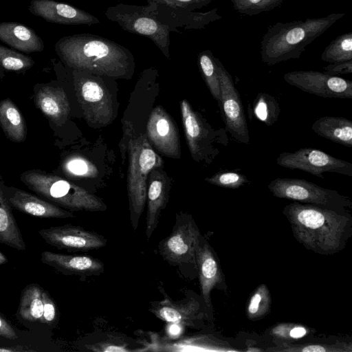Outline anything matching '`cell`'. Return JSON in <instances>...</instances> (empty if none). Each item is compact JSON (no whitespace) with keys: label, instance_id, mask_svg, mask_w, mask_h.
Segmentation results:
<instances>
[{"label":"cell","instance_id":"1","mask_svg":"<svg viewBox=\"0 0 352 352\" xmlns=\"http://www.w3.org/2000/svg\"><path fill=\"white\" fill-rule=\"evenodd\" d=\"M55 51L69 67L111 78H130L135 58L124 46L89 33L75 34L58 40Z\"/></svg>","mask_w":352,"mask_h":352},{"label":"cell","instance_id":"2","mask_svg":"<svg viewBox=\"0 0 352 352\" xmlns=\"http://www.w3.org/2000/svg\"><path fill=\"white\" fill-rule=\"evenodd\" d=\"M296 240L307 249L320 254L341 250L351 227L346 213L294 201L283 210Z\"/></svg>","mask_w":352,"mask_h":352},{"label":"cell","instance_id":"3","mask_svg":"<svg viewBox=\"0 0 352 352\" xmlns=\"http://www.w3.org/2000/svg\"><path fill=\"white\" fill-rule=\"evenodd\" d=\"M344 15V13H332L304 21L276 22L270 25L261 41L262 61L267 65H274L298 58L308 45Z\"/></svg>","mask_w":352,"mask_h":352},{"label":"cell","instance_id":"4","mask_svg":"<svg viewBox=\"0 0 352 352\" xmlns=\"http://www.w3.org/2000/svg\"><path fill=\"white\" fill-rule=\"evenodd\" d=\"M126 124L129 137L127 191L131 222L135 230L146 201L148 175L153 169L160 168L163 160L152 148L146 135L136 134L131 124Z\"/></svg>","mask_w":352,"mask_h":352},{"label":"cell","instance_id":"5","mask_svg":"<svg viewBox=\"0 0 352 352\" xmlns=\"http://www.w3.org/2000/svg\"><path fill=\"white\" fill-rule=\"evenodd\" d=\"M21 181L41 197L70 210L102 211L106 205L84 188L58 176L30 170Z\"/></svg>","mask_w":352,"mask_h":352},{"label":"cell","instance_id":"6","mask_svg":"<svg viewBox=\"0 0 352 352\" xmlns=\"http://www.w3.org/2000/svg\"><path fill=\"white\" fill-rule=\"evenodd\" d=\"M104 15L122 30L149 38L165 57L169 58L171 30L155 19L146 5L118 3L108 7Z\"/></svg>","mask_w":352,"mask_h":352},{"label":"cell","instance_id":"7","mask_svg":"<svg viewBox=\"0 0 352 352\" xmlns=\"http://www.w3.org/2000/svg\"><path fill=\"white\" fill-rule=\"evenodd\" d=\"M272 195L278 198L293 200L302 204L346 213L351 208V199L336 190L322 188L305 179L276 178L267 184Z\"/></svg>","mask_w":352,"mask_h":352},{"label":"cell","instance_id":"8","mask_svg":"<svg viewBox=\"0 0 352 352\" xmlns=\"http://www.w3.org/2000/svg\"><path fill=\"white\" fill-rule=\"evenodd\" d=\"M182 121L189 151L197 162L211 163L219 154V146L228 144L224 129L214 130L186 100L180 103Z\"/></svg>","mask_w":352,"mask_h":352},{"label":"cell","instance_id":"9","mask_svg":"<svg viewBox=\"0 0 352 352\" xmlns=\"http://www.w3.org/2000/svg\"><path fill=\"white\" fill-rule=\"evenodd\" d=\"M73 77L76 95L87 122L97 126L109 124L113 118V100L101 76L73 69Z\"/></svg>","mask_w":352,"mask_h":352},{"label":"cell","instance_id":"10","mask_svg":"<svg viewBox=\"0 0 352 352\" xmlns=\"http://www.w3.org/2000/svg\"><path fill=\"white\" fill-rule=\"evenodd\" d=\"M276 164L283 168L300 170L324 179V173H333L352 177V164L321 150L302 148L294 152H283Z\"/></svg>","mask_w":352,"mask_h":352},{"label":"cell","instance_id":"11","mask_svg":"<svg viewBox=\"0 0 352 352\" xmlns=\"http://www.w3.org/2000/svg\"><path fill=\"white\" fill-rule=\"evenodd\" d=\"M221 87V108L226 130L237 142L248 144L250 135L243 105L232 78L221 62L215 58Z\"/></svg>","mask_w":352,"mask_h":352},{"label":"cell","instance_id":"12","mask_svg":"<svg viewBox=\"0 0 352 352\" xmlns=\"http://www.w3.org/2000/svg\"><path fill=\"white\" fill-rule=\"evenodd\" d=\"M286 82L302 91L328 98H352V81L317 71H294L284 74Z\"/></svg>","mask_w":352,"mask_h":352},{"label":"cell","instance_id":"13","mask_svg":"<svg viewBox=\"0 0 352 352\" xmlns=\"http://www.w3.org/2000/svg\"><path fill=\"white\" fill-rule=\"evenodd\" d=\"M38 234L47 244L68 251L86 252L99 249L105 246L107 242L103 236L72 224L41 229Z\"/></svg>","mask_w":352,"mask_h":352},{"label":"cell","instance_id":"14","mask_svg":"<svg viewBox=\"0 0 352 352\" xmlns=\"http://www.w3.org/2000/svg\"><path fill=\"white\" fill-rule=\"evenodd\" d=\"M201 239L192 220L177 223L171 234L161 241L160 252L164 259L174 264L195 263V251Z\"/></svg>","mask_w":352,"mask_h":352},{"label":"cell","instance_id":"15","mask_svg":"<svg viewBox=\"0 0 352 352\" xmlns=\"http://www.w3.org/2000/svg\"><path fill=\"white\" fill-rule=\"evenodd\" d=\"M149 12L171 32L180 33L179 28L188 30L204 29L206 25L221 19L217 8L207 12H195L174 8L164 4L148 3Z\"/></svg>","mask_w":352,"mask_h":352},{"label":"cell","instance_id":"16","mask_svg":"<svg viewBox=\"0 0 352 352\" xmlns=\"http://www.w3.org/2000/svg\"><path fill=\"white\" fill-rule=\"evenodd\" d=\"M146 137L149 143L160 153L167 157L179 158V133L173 119L163 108L156 107L150 114Z\"/></svg>","mask_w":352,"mask_h":352},{"label":"cell","instance_id":"17","mask_svg":"<svg viewBox=\"0 0 352 352\" xmlns=\"http://www.w3.org/2000/svg\"><path fill=\"white\" fill-rule=\"evenodd\" d=\"M28 10L45 21L62 25H91L100 20L88 12L54 0H32Z\"/></svg>","mask_w":352,"mask_h":352},{"label":"cell","instance_id":"18","mask_svg":"<svg viewBox=\"0 0 352 352\" xmlns=\"http://www.w3.org/2000/svg\"><path fill=\"white\" fill-rule=\"evenodd\" d=\"M4 192L10 207L23 213L41 218L75 217L73 212L23 190L5 186Z\"/></svg>","mask_w":352,"mask_h":352},{"label":"cell","instance_id":"19","mask_svg":"<svg viewBox=\"0 0 352 352\" xmlns=\"http://www.w3.org/2000/svg\"><path fill=\"white\" fill-rule=\"evenodd\" d=\"M41 260L43 264L65 275L93 276L104 271V263L101 261L88 256L44 251Z\"/></svg>","mask_w":352,"mask_h":352},{"label":"cell","instance_id":"20","mask_svg":"<svg viewBox=\"0 0 352 352\" xmlns=\"http://www.w3.org/2000/svg\"><path fill=\"white\" fill-rule=\"evenodd\" d=\"M155 168L150 173L148 188L146 193L147 212L146 219L145 234L149 239L155 230L161 212L166 206L169 184L165 173Z\"/></svg>","mask_w":352,"mask_h":352},{"label":"cell","instance_id":"21","mask_svg":"<svg viewBox=\"0 0 352 352\" xmlns=\"http://www.w3.org/2000/svg\"><path fill=\"white\" fill-rule=\"evenodd\" d=\"M0 40L27 54L42 52L45 48L44 42L32 29L16 22L0 23Z\"/></svg>","mask_w":352,"mask_h":352},{"label":"cell","instance_id":"22","mask_svg":"<svg viewBox=\"0 0 352 352\" xmlns=\"http://www.w3.org/2000/svg\"><path fill=\"white\" fill-rule=\"evenodd\" d=\"M195 257L201 294L206 304L209 306L211 291L221 280V271L207 243L202 244L199 240L195 251Z\"/></svg>","mask_w":352,"mask_h":352},{"label":"cell","instance_id":"23","mask_svg":"<svg viewBox=\"0 0 352 352\" xmlns=\"http://www.w3.org/2000/svg\"><path fill=\"white\" fill-rule=\"evenodd\" d=\"M36 106L52 122L62 124L69 113V103L65 91L58 87L46 85L36 91Z\"/></svg>","mask_w":352,"mask_h":352},{"label":"cell","instance_id":"24","mask_svg":"<svg viewBox=\"0 0 352 352\" xmlns=\"http://www.w3.org/2000/svg\"><path fill=\"white\" fill-rule=\"evenodd\" d=\"M311 129L320 137L346 147L352 146V122L349 119L321 117L313 123Z\"/></svg>","mask_w":352,"mask_h":352},{"label":"cell","instance_id":"25","mask_svg":"<svg viewBox=\"0 0 352 352\" xmlns=\"http://www.w3.org/2000/svg\"><path fill=\"white\" fill-rule=\"evenodd\" d=\"M0 182V243L17 250H25L26 245L5 195Z\"/></svg>","mask_w":352,"mask_h":352},{"label":"cell","instance_id":"26","mask_svg":"<svg viewBox=\"0 0 352 352\" xmlns=\"http://www.w3.org/2000/svg\"><path fill=\"white\" fill-rule=\"evenodd\" d=\"M151 311L166 322H179L190 325L197 311L196 302H173L169 299L157 302L152 307Z\"/></svg>","mask_w":352,"mask_h":352},{"label":"cell","instance_id":"27","mask_svg":"<svg viewBox=\"0 0 352 352\" xmlns=\"http://www.w3.org/2000/svg\"><path fill=\"white\" fill-rule=\"evenodd\" d=\"M0 125L11 141H25L27 132L25 120L17 107L8 98L0 102Z\"/></svg>","mask_w":352,"mask_h":352},{"label":"cell","instance_id":"28","mask_svg":"<svg viewBox=\"0 0 352 352\" xmlns=\"http://www.w3.org/2000/svg\"><path fill=\"white\" fill-rule=\"evenodd\" d=\"M43 289L36 283L29 284L22 290L17 311L21 320L43 323Z\"/></svg>","mask_w":352,"mask_h":352},{"label":"cell","instance_id":"29","mask_svg":"<svg viewBox=\"0 0 352 352\" xmlns=\"http://www.w3.org/2000/svg\"><path fill=\"white\" fill-rule=\"evenodd\" d=\"M215 58L210 50L201 51L197 56L198 65L203 78L211 95L219 106L221 94Z\"/></svg>","mask_w":352,"mask_h":352},{"label":"cell","instance_id":"30","mask_svg":"<svg viewBox=\"0 0 352 352\" xmlns=\"http://www.w3.org/2000/svg\"><path fill=\"white\" fill-rule=\"evenodd\" d=\"M321 59L329 63L352 60V32L342 34L324 50Z\"/></svg>","mask_w":352,"mask_h":352},{"label":"cell","instance_id":"31","mask_svg":"<svg viewBox=\"0 0 352 352\" xmlns=\"http://www.w3.org/2000/svg\"><path fill=\"white\" fill-rule=\"evenodd\" d=\"M280 109L276 98L266 93H259L252 104V114L267 126L273 125L278 119Z\"/></svg>","mask_w":352,"mask_h":352},{"label":"cell","instance_id":"32","mask_svg":"<svg viewBox=\"0 0 352 352\" xmlns=\"http://www.w3.org/2000/svg\"><path fill=\"white\" fill-rule=\"evenodd\" d=\"M272 351L288 352H351V344L345 342L336 344H292L289 342L279 343L276 347L267 349Z\"/></svg>","mask_w":352,"mask_h":352},{"label":"cell","instance_id":"33","mask_svg":"<svg viewBox=\"0 0 352 352\" xmlns=\"http://www.w3.org/2000/svg\"><path fill=\"white\" fill-rule=\"evenodd\" d=\"M271 296L265 284L260 285L252 294L247 307V316L250 320L259 319L270 311Z\"/></svg>","mask_w":352,"mask_h":352},{"label":"cell","instance_id":"34","mask_svg":"<svg viewBox=\"0 0 352 352\" xmlns=\"http://www.w3.org/2000/svg\"><path fill=\"white\" fill-rule=\"evenodd\" d=\"M34 60L29 56L0 44V68L21 72L31 68Z\"/></svg>","mask_w":352,"mask_h":352},{"label":"cell","instance_id":"35","mask_svg":"<svg viewBox=\"0 0 352 352\" xmlns=\"http://www.w3.org/2000/svg\"><path fill=\"white\" fill-rule=\"evenodd\" d=\"M285 0H230L239 13L250 16L269 12L280 6Z\"/></svg>","mask_w":352,"mask_h":352},{"label":"cell","instance_id":"36","mask_svg":"<svg viewBox=\"0 0 352 352\" xmlns=\"http://www.w3.org/2000/svg\"><path fill=\"white\" fill-rule=\"evenodd\" d=\"M205 180L209 184L228 189H237L250 183L244 174L235 170H221Z\"/></svg>","mask_w":352,"mask_h":352},{"label":"cell","instance_id":"37","mask_svg":"<svg viewBox=\"0 0 352 352\" xmlns=\"http://www.w3.org/2000/svg\"><path fill=\"white\" fill-rule=\"evenodd\" d=\"M63 169L67 175L74 177H95L98 174L96 167L80 156L68 157L63 164Z\"/></svg>","mask_w":352,"mask_h":352},{"label":"cell","instance_id":"38","mask_svg":"<svg viewBox=\"0 0 352 352\" xmlns=\"http://www.w3.org/2000/svg\"><path fill=\"white\" fill-rule=\"evenodd\" d=\"M271 333L275 339L280 341L279 343H284L305 337L308 329L298 324L281 323L273 327Z\"/></svg>","mask_w":352,"mask_h":352},{"label":"cell","instance_id":"39","mask_svg":"<svg viewBox=\"0 0 352 352\" xmlns=\"http://www.w3.org/2000/svg\"><path fill=\"white\" fill-rule=\"evenodd\" d=\"M148 3H157L167 6L194 11L206 6L210 3L209 0H146Z\"/></svg>","mask_w":352,"mask_h":352},{"label":"cell","instance_id":"40","mask_svg":"<svg viewBox=\"0 0 352 352\" xmlns=\"http://www.w3.org/2000/svg\"><path fill=\"white\" fill-rule=\"evenodd\" d=\"M42 299L43 303V323L48 325L54 324L58 319V313L56 305L50 294L44 289L42 293Z\"/></svg>","mask_w":352,"mask_h":352},{"label":"cell","instance_id":"41","mask_svg":"<svg viewBox=\"0 0 352 352\" xmlns=\"http://www.w3.org/2000/svg\"><path fill=\"white\" fill-rule=\"evenodd\" d=\"M324 73L333 76L352 74V60L330 63L324 67Z\"/></svg>","mask_w":352,"mask_h":352},{"label":"cell","instance_id":"42","mask_svg":"<svg viewBox=\"0 0 352 352\" xmlns=\"http://www.w3.org/2000/svg\"><path fill=\"white\" fill-rule=\"evenodd\" d=\"M91 349L98 351H129L126 344L118 341H105L92 345Z\"/></svg>","mask_w":352,"mask_h":352},{"label":"cell","instance_id":"43","mask_svg":"<svg viewBox=\"0 0 352 352\" xmlns=\"http://www.w3.org/2000/svg\"><path fill=\"white\" fill-rule=\"evenodd\" d=\"M0 337L8 340H16L18 335L12 325L0 313Z\"/></svg>","mask_w":352,"mask_h":352},{"label":"cell","instance_id":"44","mask_svg":"<svg viewBox=\"0 0 352 352\" xmlns=\"http://www.w3.org/2000/svg\"><path fill=\"white\" fill-rule=\"evenodd\" d=\"M166 333L168 337L176 338L184 331V324L179 322H167Z\"/></svg>","mask_w":352,"mask_h":352},{"label":"cell","instance_id":"45","mask_svg":"<svg viewBox=\"0 0 352 352\" xmlns=\"http://www.w3.org/2000/svg\"><path fill=\"white\" fill-rule=\"evenodd\" d=\"M32 351L30 349H18V348H12V347H0V352H17V351Z\"/></svg>","mask_w":352,"mask_h":352},{"label":"cell","instance_id":"46","mask_svg":"<svg viewBox=\"0 0 352 352\" xmlns=\"http://www.w3.org/2000/svg\"><path fill=\"white\" fill-rule=\"evenodd\" d=\"M8 262L7 257L0 252V265H3Z\"/></svg>","mask_w":352,"mask_h":352}]
</instances>
